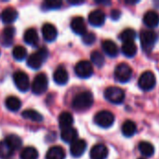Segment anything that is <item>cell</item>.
I'll use <instances>...</instances> for the list:
<instances>
[{"instance_id":"1","label":"cell","mask_w":159,"mask_h":159,"mask_svg":"<svg viewBox=\"0 0 159 159\" xmlns=\"http://www.w3.org/2000/svg\"><path fill=\"white\" fill-rule=\"evenodd\" d=\"M93 102L94 99L92 93L90 91H83L74 98L72 106L76 111H85L92 106Z\"/></svg>"},{"instance_id":"2","label":"cell","mask_w":159,"mask_h":159,"mask_svg":"<svg viewBox=\"0 0 159 159\" xmlns=\"http://www.w3.org/2000/svg\"><path fill=\"white\" fill-rule=\"evenodd\" d=\"M140 40L143 50L146 53H150L156 45L157 34L153 30H142L140 33Z\"/></svg>"},{"instance_id":"3","label":"cell","mask_w":159,"mask_h":159,"mask_svg":"<svg viewBox=\"0 0 159 159\" xmlns=\"http://www.w3.org/2000/svg\"><path fill=\"white\" fill-rule=\"evenodd\" d=\"M48 56V48L46 47H42L36 52L31 54L28 57L27 65L29 67H31L32 69L37 70V69H39L42 66L43 62L47 60Z\"/></svg>"},{"instance_id":"4","label":"cell","mask_w":159,"mask_h":159,"mask_svg":"<svg viewBox=\"0 0 159 159\" xmlns=\"http://www.w3.org/2000/svg\"><path fill=\"white\" fill-rule=\"evenodd\" d=\"M105 99L114 104H120L125 100V92L117 87H109L104 91Z\"/></svg>"},{"instance_id":"5","label":"cell","mask_w":159,"mask_h":159,"mask_svg":"<svg viewBox=\"0 0 159 159\" xmlns=\"http://www.w3.org/2000/svg\"><path fill=\"white\" fill-rule=\"evenodd\" d=\"M94 122L101 128L108 129L115 123V116L109 111H100L95 115Z\"/></svg>"},{"instance_id":"6","label":"cell","mask_w":159,"mask_h":159,"mask_svg":"<svg viewBox=\"0 0 159 159\" xmlns=\"http://www.w3.org/2000/svg\"><path fill=\"white\" fill-rule=\"evenodd\" d=\"M132 76L131 67L125 62L119 63L115 70V77L120 83H127Z\"/></svg>"},{"instance_id":"7","label":"cell","mask_w":159,"mask_h":159,"mask_svg":"<svg viewBox=\"0 0 159 159\" xmlns=\"http://www.w3.org/2000/svg\"><path fill=\"white\" fill-rule=\"evenodd\" d=\"M156 83H157L156 75L151 71H146L143 73L138 81L140 89L144 91L152 90L156 87Z\"/></svg>"},{"instance_id":"8","label":"cell","mask_w":159,"mask_h":159,"mask_svg":"<svg viewBox=\"0 0 159 159\" xmlns=\"http://www.w3.org/2000/svg\"><path fill=\"white\" fill-rule=\"evenodd\" d=\"M48 85V76L44 73H40L34 78V81L32 83V91L35 95H41L47 90Z\"/></svg>"},{"instance_id":"9","label":"cell","mask_w":159,"mask_h":159,"mask_svg":"<svg viewBox=\"0 0 159 159\" xmlns=\"http://www.w3.org/2000/svg\"><path fill=\"white\" fill-rule=\"evenodd\" d=\"M13 81L16 88L21 92H26L30 89L29 77L22 71H17L13 74Z\"/></svg>"},{"instance_id":"10","label":"cell","mask_w":159,"mask_h":159,"mask_svg":"<svg viewBox=\"0 0 159 159\" xmlns=\"http://www.w3.org/2000/svg\"><path fill=\"white\" fill-rule=\"evenodd\" d=\"M75 72L78 77L89 78L93 75V66L89 61H80L76 63Z\"/></svg>"},{"instance_id":"11","label":"cell","mask_w":159,"mask_h":159,"mask_svg":"<svg viewBox=\"0 0 159 159\" xmlns=\"http://www.w3.org/2000/svg\"><path fill=\"white\" fill-rule=\"evenodd\" d=\"M87 149V143L85 140L77 139L73 143H71L70 153L74 157H80Z\"/></svg>"},{"instance_id":"12","label":"cell","mask_w":159,"mask_h":159,"mask_svg":"<svg viewBox=\"0 0 159 159\" xmlns=\"http://www.w3.org/2000/svg\"><path fill=\"white\" fill-rule=\"evenodd\" d=\"M89 21L92 26H102L105 21V13L101 9H95L89 13Z\"/></svg>"},{"instance_id":"13","label":"cell","mask_w":159,"mask_h":159,"mask_svg":"<svg viewBox=\"0 0 159 159\" xmlns=\"http://www.w3.org/2000/svg\"><path fill=\"white\" fill-rule=\"evenodd\" d=\"M109 151L108 148L102 144L98 143L95 144L90 150V158L91 159H106L108 157Z\"/></svg>"},{"instance_id":"14","label":"cell","mask_w":159,"mask_h":159,"mask_svg":"<svg viewBox=\"0 0 159 159\" xmlns=\"http://www.w3.org/2000/svg\"><path fill=\"white\" fill-rule=\"evenodd\" d=\"M71 29L76 34L84 35L87 33V26L84 18L82 17H75L71 21Z\"/></svg>"},{"instance_id":"15","label":"cell","mask_w":159,"mask_h":159,"mask_svg":"<svg viewBox=\"0 0 159 159\" xmlns=\"http://www.w3.org/2000/svg\"><path fill=\"white\" fill-rule=\"evenodd\" d=\"M42 34L47 42H52L56 39L58 32L56 27L51 23H45L42 26Z\"/></svg>"},{"instance_id":"16","label":"cell","mask_w":159,"mask_h":159,"mask_svg":"<svg viewBox=\"0 0 159 159\" xmlns=\"http://www.w3.org/2000/svg\"><path fill=\"white\" fill-rule=\"evenodd\" d=\"M15 34V28L12 26L6 27L0 34V43L4 47H9L13 43V36Z\"/></svg>"},{"instance_id":"17","label":"cell","mask_w":159,"mask_h":159,"mask_svg":"<svg viewBox=\"0 0 159 159\" xmlns=\"http://www.w3.org/2000/svg\"><path fill=\"white\" fill-rule=\"evenodd\" d=\"M143 23L148 28H156L159 25V15L156 11L149 10L143 16Z\"/></svg>"},{"instance_id":"18","label":"cell","mask_w":159,"mask_h":159,"mask_svg":"<svg viewBox=\"0 0 159 159\" xmlns=\"http://www.w3.org/2000/svg\"><path fill=\"white\" fill-rule=\"evenodd\" d=\"M68 79H69V75L66 69L63 68L62 66H59L53 74L54 82L58 85H65L68 82Z\"/></svg>"},{"instance_id":"19","label":"cell","mask_w":159,"mask_h":159,"mask_svg":"<svg viewBox=\"0 0 159 159\" xmlns=\"http://www.w3.org/2000/svg\"><path fill=\"white\" fill-rule=\"evenodd\" d=\"M61 138L66 143H73L77 140V130L73 127L63 129L61 132Z\"/></svg>"},{"instance_id":"20","label":"cell","mask_w":159,"mask_h":159,"mask_svg":"<svg viewBox=\"0 0 159 159\" xmlns=\"http://www.w3.org/2000/svg\"><path fill=\"white\" fill-rule=\"evenodd\" d=\"M17 17H18V11L12 7H8L5 8L1 14L2 21L7 24L12 23L17 19Z\"/></svg>"},{"instance_id":"21","label":"cell","mask_w":159,"mask_h":159,"mask_svg":"<svg viewBox=\"0 0 159 159\" xmlns=\"http://www.w3.org/2000/svg\"><path fill=\"white\" fill-rule=\"evenodd\" d=\"M4 142L6 143V144L13 152L20 149L21 146H22V141H21V139L19 136L15 135V134H10V135L7 136Z\"/></svg>"},{"instance_id":"22","label":"cell","mask_w":159,"mask_h":159,"mask_svg":"<svg viewBox=\"0 0 159 159\" xmlns=\"http://www.w3.org/2000/svg\"><path fill=\"white\" fill-rule=\"evenodd\" d=\"M102 49L105 52V54H107L110 57H116L118 54V47L117 45L112 41V40H104L102 44Z\"/></svg>"},{"instance_id":"23","label":"cell","mask_w":159,"mask_h":159,"mask_svg":"<svg viewBox=\"0 0 159 159\" xmlns=\"http://www.w3.org/2000/svg\"><path fill=\"white\" fill-rule=\"evenodd\" d=\"M65 151L61 146H52L48 149L46 159H65Z\"/></svg>"},{"instance_id":"24","label":"cell","mask_w":159,"mask_h":159,"mask_svg":"<svg viewBox=\"0 0 159 159\" xmlns=\"http://www.w3.org/2000/svg\"><path fill=\"white\" fill-rule=\"evenodd\" d=\"M23 39L25 41V43H27L28 45H32V46H36L38 43V34L37 32L34 29V28H30L27 29L23 34Z\"/></svg>"},{"instance_id":"25","label":"cell","mask_w":159,"mask_h":159,"mask_svg":"<svg viewBox=\"0 0 159 159\" xmlns=\"http://www.w3.org/2000/svg\"><path fill=\"white\" fill-rule=\"evenodd\" d=\"M74 123V117L69 112H62L59 116V125L61 129L72 127Z\"/></svg>"},{"instance_id":"26","label":"cell","mask_w":159,"mask_h":159,"mask_svg":"<svg viewBox=\"0 0 159 159\" xmlns=\"http://www.w3.org/2000/svg\"><path fill=\"white\" fill-rule=\"evenodd\" d=\"M5 104H6V107L9 111H11V112H17L21 107V102H20V100L19 98H17V97H14V96L7 97L6 99Z\"/></svg>"},{"instance_id":"27","label":"cell","mask_w":159,"mask_h":159,"mask_svg":"<svg viewBox=\"0 0 159 159\" xmlns=\"http://www.w3.org/2000/svg\"><path fill=\"white\" fill-rule=\"evenodd\" d=\"M137 131L136 124L131 120H126L122 125V133L126 137H132Z\"/></svg>"},{"instance_id":"28","label":"cell","mask_w":159,"mask_h":159,"mask_svg":"<svg viewBox=\"0 0 159 159\" xmlns=\"http://www.w3.org/2000/svg\"><path fill=\"white\" fill-rule=\"evenodd\" d=\"M21 116L27 120H31L34 122H41L43 120V116L37 111L33 110V109L24 110L21 114Z\"/></svg>"},{"instance_id":"29","label":"cell","mask_w":159,"mask_h":159,"mask_svg":"<svg viewBox=\"0 0 159 159\" xmlns=\"http://www.w3.org/2000/svg\"><path fill=\"white\" fill-rule=\"evenodd\" d=\"M139 150L143 157H151L155 154V148L149 142H141L139 143Z\"/></svg>"},{"instance_id":"30","label":"cell","mask_w":159,"mask_h":159,"mask_svg":"<svg viewBox=\"0 0 159 159\" xmlns=\"http://www.w3.org/2000/svg\"><path fill=\"white\" fill-rule=\"evenodd\" d=\"M122 52L128 58H132L137 53V46L134 42H126L122 45Z\"/></svg>"},{"instance_id":"31","label":"cell","mask_w":159,"mask_h":159,"mask_svg":"<svg viewBox=\"0 0 159 159\" xmlns=\"http://www.w3.org/2000/svg\"><path fill=\"white\" fill-rule=\"evenodd\" d=\"M137 37V34L133 29H126L119 34V39L123 42H134L135 38Z\"/></svg>"},{"instance_id":"32","label":"cell","mask_w":159,"mask_h":159,"mask_svg":"<svg viewBox=\"0 0 159 159\" xmlns=\"http://www.w3.org/2000/svg\"><path fill=\"white\" fill-rule=\"evenodd\" d=\"M20 159H38V152L34 147H26L20 153Z\"/></svg>"},{"instance_id":"33","label":"cell","mask_w":159,"mask_h":159,"mask_svg":"<svg viewBox=\"0 0 159 159\" xmlns=\"http://www.w3.org/2000/svg\"><path fill=\"white\" fill-rule=\"evenodd\" d=\"M90 60H91V62L94 65H96L97 67H99V68L102 67L103 64H104V62H105L103 55L100 51H98V50H95V51H93L91 53Z\"/></svg>"},{"instance_id":"34","label":"cell","mask_w":159,"mask_h":159,"mask_svg":"<svg viewBox=\"0 0 159 159\" xmlns=\"http://www.w3.org/2000/svg\"><path fill=\"white\" fill-rule=\"evenodd\" d=\"M27 55V50L22 46H16L12 50V56L17 61H22Z\"/></svg>"},{"instance_id":"35","label":"cell","mask_w":159,"mask_h":159,"mask_svg":"<svg viewBox=\"0 0 159 159\" xmlns=\"http://www.w3.org/2000/svg\"><path fill=\"white\" fill-rule=\"evenodd\" d=\"M62 2L61 0H47L42 4L45 9H58L61 7Z\"/></svg>"},{"instance_id":"36","label":"cell","mask_w":159,"mask_h":159,"mask_svg":"<svg viewBox=\"0 0 159 159\" xmlns=\"http://www.w3.org/2000/svg\"><path fill=\"white\" fill-rule=\"evenodd\" d=\"M13 154V151L6 144L5 142L0 143V158H7Z\"/></svg>"},{"instance_id":"37","label":"cell","mask_w":159,"mask_h":159,"mask_svg":"<svg viewBox=\"0 0 159 159\" xmlns=\"http://www.w3.org/2000/svg\"><path fill=\"white\" fill-rule=\"evenodd\" d=\"M82 41L84 44H86L88 46L92 45L96 41V35L93 33H90V32L88 33L87 32L84 35H82Z\"/></svg>"},{"instance_id":"38","label":"cell","mask_w":159,"mask_h":159,"mask_svg":"<svg viewBox=\"0 0 159 159\" xmlns=\"http://www.w3.org/2000/svg\"><path fill=\"white\" fill-rule=\"evenodd\" d=\"M110 16H111V19H112L113 20H119L120 17H121V11H120L119 9H113V10L111 11Z\"/></svg>"},{"instance_id":"39","label":"cell","mask_w":159,"mask_h":159,"mask_svg":"<svg viewBox=\"0 0 159 159\" xmlns=\"http://www.w3.org/2000/svg\"><path fill=\"white\" fill-rule=\"evenodd\" d=\"M138 2H139V1H137V0H136V1H126L127 4H136V3H138Z\"/></svg>"},{"instance_id":"40","label":"cell","mask_w":159,"mask_h":159,"mask_svg":"<svg viewBox=\"0 0 159 159\" xmlns=\"http://www.w3.org/2000/svg\"><path fill=\"white\" fill-rule=\"evenodd\" d=\"M139 159H144V158H139Z\"/></svg>"}]
</instances>
